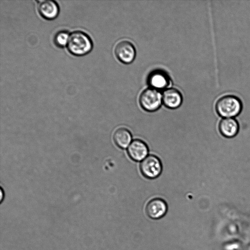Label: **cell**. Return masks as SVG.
<instances>
[{
  "instance_id": "cell-6",
  "label": "cell",
  "mask_w": 250,
  "mask_h": 250,
  "mask_svg": "<svg viewBox=\"0 0 250 250\" xmlns=\"http://www.w3.org/2000/svg\"><path fill=\"white\" fill-rule=\"evenodd\" d=\"M127 152L132 160L142 161L148 156V147L144 141L135 139L132 141L127 147Z\"/></svg>"
},
{
  "instance_id": "cell-9",
  "label": "cell",
  "mask_w": 250,
  "mask_h": 250,
  "mask_svg": "<svg viewBox=\"0 0 250 250\" xmlns=\"http://www.w3.org/2000/svg\"><path fill=\"white\" fill-rule=\"evenodd\" d=\"M148 83L152 88L160 90L166 88L169 84V78L164 71L157 70L152 71L148 77Z\"/></svg>"
},
{
  "instance_id": "cell-13",
  "label": "cell",
  "mask_w": 250,
  "mask_h": 250,
  "mask_svg": "<svg viewBox=\"0 0 250 250\" xmlns=\"http://www.w3.org/2000/svg\"><path fill=\"white\" fill-rule=\"evenodd\" d=\"M69 35L68 33L65 31H61L58 32L54 37V42L55 44L60 47L67 45Z\"/></svg>"
},
{
  "instance_id": "cell-12",
  "label": "cell",
  "mask_w": 250,
  "mask_h": 250,
  "mask_svg": "<svg viewBox=\"0 0 250 250\" xmlns=\"http://www.w3.org/2000/svg\"><path fill=\"white\" fill-rule=\"evenodd\" d=\"M132 135L126 128L121 127L117 129L113 134L115 144L120 148L125 149L128 147L132 142Z\"/></svg>"
},
{
  "instance_id": "cell-1",
  "label": "cell",
  "mask_w": 250,
  "mask_h": 250,
  "mask_svg": "<svg viewBox=\"0 0 250 250\" xmlns=\"http://www.w3.org/2000/svg\"><path fill=\"white\" fill-rule=\"evenodd\" d=\"M67 48L73 55L83 56L90 51L92 48V42L86 34L76 31L69 35Z\"/></svg>"
},
{
  "instance_id": "cell-5",
  "label": "cell",
  "mask_w": 250,
  "mask_h": 250,
  "mask_svg": "<svg viewBox=\"0 0 250 250\" xmlns=\"http://www.w3.org/2000/svg\"><path fill=\"white\" fill-rule=\"evenodd\" d=\"M114 53L117 59L123 63L132 62L136 56L133 44L128 41L123 40L118 42L114 48Z\"/></svg>"
},
{
  "instance_id": "cell-8",
  "label": "cell",
  "mask_w": 250,
  "mask_h": 250,
  "mask_svg": "<svg viewBox=\"0 0 250 250\" xmlns=\"http://www.w3.org/2000/svg\"><path fill=\"white\" fill-rule=\"evenodd\" d=\"M181 92L176 88H169L165 90L162 95V102L165 106L170 109L179 107L182 103Z\"/></svg>"
},
{
  "instance_id": "cell-2",
  "label": "cell",
  "mask_w": 250,
  "mask_h": 250,
  "mask_svg": "<svg viewBox=\"0 0 250 250\" xmlns=\"http://www.w3.org/2000/svg\"><path fill=\"white\" fill-rule=\"evenodd\" d=\"M242 104L237 97L228 95L219 98L216 102L215 109L221 117L229 118L236 116L241 111Z\"/></svg>"
},
{
  "instance_id": "cell-3",
  "label": "cell",
  "mask_w": 250,
  "mask_h": 250,
  "mask_svg": "<svg viewBox=\"0 0 250 250\" xmlns=\"http://www.w3.org/2000/svg\"><path fill=\"white\" fill-rule=\"evenodd\" d=\"M162 102V95L156 89L150 88L144 90L140 94L139 103L142 108L148 112L158 110Z\"/></svg>"
},
{
  "instance_id": "cell-7",
  "label": "cell",
  "mask_w": 250,
  "mask_h": 250,
  "mask_svg": "<svg viewBox=\"0 0 250 250\" xmlns=\"http://www.w3.org/2000/svg\"><path fill=\"white\" fill-rule=\"evenodd\" d=\"M167 207L162 199L157 198L151 199L146 208V214L150 218L158 219L164 216L167 212Z\"/></svg>"
},
{
  "instance_id": "cell-10",
  "label": "cell",
  "mask_w": 250,
  "mask_h": 250,
  "mask_svg": "<svg viewBox=\"0 0 250 250\" xmlns=\"http://www.w3.org/2000/svg\"><path fill=\"white\" fill-rule=\"evenodd\" d=\"M37 7L40 14L47 20L55 18L59 14V6L55 1L52 0L39 1Z\"/></svg>"
},
{
  "instance_id": "cell-4",
  "label": "cell",
  "mask_w": 250,
  "mask_h": 250,
  "mask_svg": "<svg viewBox=\"0 0 250 250\" xmlns=\"http://www.w3.org/2000/svg\"><path fill=\"white\" fill-rule=\"evenodd\" d=\"M140 169L145 177L152 179L160 176L162 171V165L157 156L149 155L141 162Z\"/></svg>"
},
{
  "instance_id": "cell-11",
  "label": "cell",
  "mask_w": 250,
  "mask_h": 250,
  "mask_svg": "<svg viewBox=\"0 0 250 250\" xmlns=\"http://www.w3.org/2000/svg\"><path fill=\"white\" fill-rule=\"evenodd\" d=\"M219 130L223 136L232 138L238 133L239 124L237 121L232 118H224L219 123Z\"/></svg>"
}]
</instances>
